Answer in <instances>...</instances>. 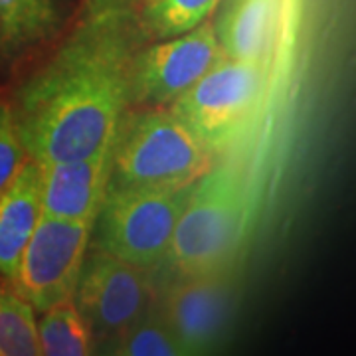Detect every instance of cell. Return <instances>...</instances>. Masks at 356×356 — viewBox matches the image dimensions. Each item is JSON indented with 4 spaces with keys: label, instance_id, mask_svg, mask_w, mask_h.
I'll return each instance as SVG.
<instances>
[{
    "label": "cell",
    "instance_id": "cell-1",
    "mask_svg": "<svg viewBox=\"0 0 356 356\" xmlns=\"http://www.w3.org/2000/svg\"><path fill=\"white\" fill-rule=\"evenodd\" d=\"M121 56L107 40L64 51L22 91L16 117L26 154L40 165L111 149L131 91Z\"/></svg>",
    "mask_w": 356,
    "mask_h": 356
},
{
    "label": "cell",
    "instance_id": "cell-2",
    "mask_svg": "<svg viewBox=\"0 0 356 356\" xmlns=\"http://www.w3.org/2000/svg\"><path fill=\"white\" fill-rule=\"evenodd\" d=\"M245 186L232 165H212L192 186L166 261L178 275L224 271L242 238Z\"/></svg>",
    "mask_w": 356,
    "mask_h": 356
},
{
    "label": "cell",
    "instance_id": "cell-3",
    "mask_svg": "<svg viewBox=\"0 0 356 356\" xmlns=\"http://www.w3.org/2000/svg\"><path fill=\"white\" fill-rule=\"evenodd\" d=\"M212 154L177 113L149 111L117 131L111 178L133 188H182L212 168Z\"/></svg>",
    "mask_w": 356,
    "mask_h": 356
},
{
    "label": "cell",
    "instance_id": "cell-4",
    "mask_svg": "<svg viewBox=\"0 0 356 356\" xmlns=\"http://www.w3.org/2000/svg\"><path fill=\"white\" fill-rule=\"evenodd\" d=\"M192 186L133 188L109 184L97 216L102 250L145 269L159 266L168 254Z\"/></svg>",
    "mask_w": 356,
    "mask_h": 356
},
{
    "label": "cell",
    "instance_id": "cell-5",
    "mask_svg": "<svg viewBox=\"0 0 356 356\" xmlns=\"http://www.w3.org/2000/svg\"><path fill=\"white\" fill-rule=\"evenodd\" d=\"M264 86V64L222 56L202 79L170 103V111L177 113L212 153H220L242 133L243 125L254 115Z\"/></svg>",
    "mask_w": 356,
    "mask_h": 356
},
{
    "label": "cell",
    "instance_id": "cell-6",
    "mask_svg": "<svg viewBox=\"0 0 356 356\" xmlns=\"http://www.w3.org/2000/svg\"><path fill=\"white\" fill-rule=\"evenodd\" d=\"M95 222L42 214L10 280L36 311L74 299Z\"/></svg>",
    "mask_w": 356,
    "mask_h": 356
},
{
    "label": "cell",
    "instance_id": "cell-7",
    "mask_svg": "<svg viewBox=\"0 0 356 356\" xmlns=\"http://www.w3.org/2000/svg\"><path fill=\"white\" fill-rule=\"evenodd\" d=\"M76 305L95 334L119 337L156 307V291L149 269L97 250L83 264Z\"/></svg>",
    "mask_w": 356,
    "mask_h": 356
},
{
    "label": "cell",
    "instance_id": "cell-8",
    "mask_svg": "<svg viewBox=\"0 0 356 356\" xmlns=\"http://www.w3.org/2000/svg\"><path fill=\"white\" fill-rule=\"evenodd\" d=\"M224 56L216 28L204 20L184 34L147 50L133 70V88L140 99L172 103L202 79Z\"/></svg>",
    "mask_w": 356,
    "mask_h": 356
},
{
    "label": "cell",
    "instance_id": "cell-9",
    "mask_svg": "<svg viewBox=\"0 0 356 356\" xmlns=\"http://www.w3.org/2000/svg\"><path fill=\"white\" fill-rule=\"evenodd\" d=\"M165 295L161 315L186 355L208 350L226 325L229 295L224 271L180 275Z\"/></svg>",
    "mask_w": 356,
    "mask_h": 356
},
{
    "label": "cell",
    "instance_id": "cell-10",
    "mask_svg": "<svg viewBox=\"0 0 356 356\" xmlns=\"http://www.w3.org/2000/svg\"><path fill=\"white\" fill-rule=\"evenodd\" d=\"M40 168L42 214L97 222L113 175V147L88 159L46 163Z\"/></svg>",
    "mask_w": 356,
    "mask_h": 356
},
{
    "label": "cell",
    "instance_id": "cell-11",
    "mask_svg": "<svg viewBox=\"0 0 356 356\" xmlns=\"http://www.w3.org/2000/svg\"><path fill=\"white\" fill-rule=\"evenodd\" d=\"M285 0H229L216 28L224 56L266 64L280 36Z\"/></svg>",
    "mask_w": 356,
    "mask_h": 356
},
{
    "label": "cell",
    "instance_id": "cell-12",
    "mask_svg": "<svg viewBox=\"0 0 356 356\" xmlns=\"http://www.w3.org/2000/svg\"><path fill=\"white\" fill-rule=\"evenodd\" d=\"M42 216V168L28 159L0 191V275L10 281Z\"/></svg>",
    "mask_w": 356,
    "mask_h": 356
},
{
    "label": "cell",
    "instance_id": "cell-13",
    "mask_svg": "<svg viewBox=\"0 0 356 356\" xmlns=\"http://www.w3.org/2000/svg\"><path fill=\"white\" fill-rule=\"evenodd\" d=\"M58 22L56 0H0V62L50 38Z\"/></svg>",
    "mask_w": 356,
    "mask_h": 356
},
{
    "label": "cell",
    "instance_id": "cell-14",
    "mask_svg": "<svg viewBox=\"0 0 356 356\" xmlns=\"http://www.w3.org/2000/svg\"><path fill=\"white\" fill-rule=\"evenodd\" d=\"M38 337L40 350L46 356H86L93 353L95 332L76 305V299L42 311Z\"/></svg>",
    "mask_w": 356,
    "mask_h": 356
},
{
    "label": "cell",
    "instance_id": "cell-15",
    "mask_svg": "<svg viewBox=\"0 0 356 356\" xmlns=\"http://www.w3.org/2000/svg\"><path fill=\"white\" fill-rule=\"evenodd\" d=\"M36 309L13 287L0 285V356H38Z\"/></svg>",
    "mask_w": 356,
    "mask_h": 356
},
{
    "label": "cell",
    "instance_id": "cell-16",
    "mask_svg": "<svg viewBox=\"0 0 356 356\" xmlns=\"http://www.w3.org/2000/svg\"><path fill=\"white\" fill-rule=\"evenodd\" d=\"M111 353L121 356H177L186 355L177 334L168 327L161 311L151 313L133 323L127 331L115 337Z\"/></svg>",
    "mask_w": 356,
    "mask_h": 356
},
{
    "label": "cell",
    "instance_id": "cell-17",
    "mask_svg": "<svg viewBox=\"0 0 356 356\" xmlns=\"http://www.w3.org/2000/svg\"><path fill=\"white\" fill-rule=\"evenodd\" d=\"M220 0H154L149 20L153 30L163 38L184 34L214 13Z\"/></svg>",
    "mask_w": 356,
    "mask_h": 356
},
{
    "label": "cell",
    "instance_id": "cell-18",
    "mask_svg": "<svg viewBox=\"0 0 356 356\" xmlns=\"http://www.w3.org/2000/svg\"><path fill=\"white\" fill-rule=\"evenodd\" d=\"M26 149L18 133L16 117L10 107L0 105V191L16 177L24 165Z\"/></svg>",
    "mask_w": 356,
    "mask_h": 356
},
{
    "label": "cell",
    "instance_id": "cell-19",
    "mask_svg": "<svg viewBox=\"0 0 356 356\" xmlns=\"http://www.w3.org/2000/svg\"><path fill=\"white\" fill-rule=\"evenodd\" d=\"M151 2H154V0H151Z\"/></svg>",
    "mask_w": 356,
    "mask_h": 356
}]
</instances>
